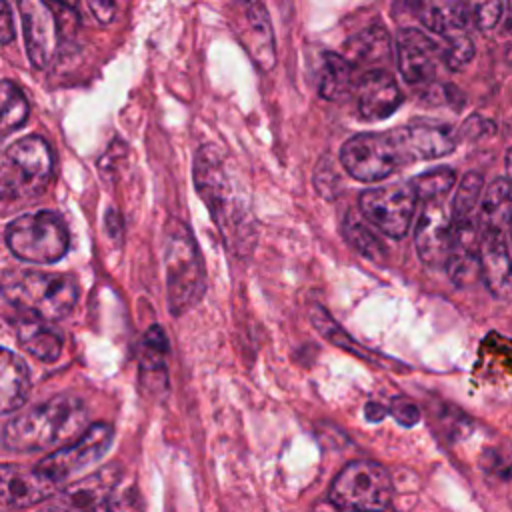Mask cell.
<instances>
[{
	"label": "cell",
	"instance_id": "cell-8",
	"mask_svg": "<svg viewBox=\"0 0 512 512\" xmlns=\"http://www.w3.org/2000/svg\"><path fill=\"white\" fill-rule=\"evenodd\" d=\"M328 498L340 512H384L392 498L390 472L372 460H354L334 478Z\"/></svg>",
	"mask_w": 512,
	"mask_h": 512
},
{
	"label": "cell",
	"instance_id": "cell-32",
	"mask_svg": "<svg viewBox=\"0 0 512 512\" xmlns=\"http://www.w3.org/2000/svg\"><path fill=\"white\" fill-rule=\"evenodd\" d=\"M86 2H88L90 12L94 14V18H96L100 24H110V22H112L114 12H116L114 0H86Z\"/></svg>",
	"mask_w": 512,
	"mask_h": 512
},
{
	"label": "cell",
	"instance_id": "cell-1",
	"mask_svg": "<svg viewBox=\"0 0 512 512\" xmlns=\"http://www.w3.org/2000/svg\"><path fill=\"white\" fill-rule=\"evenodd\" d=\"M456 146V132L440 122H416L388 132H362L348 138L340 150V164L360 182H378L398 168L440 158Z\"/></svg>",
	"mask_w": 512,
	"mask_h": 512
},
{
	"label": "cell",
	"instance_id": "cell-3",
	"mask_svg": "<svg viewBox=\"0 0 512 512\" xmlns=\"http://www.w3.org/2000/svg\"><path fill=\"white\" fill-rule=\"evenodd\" d=\"M88 428V410L78 396L58 394L12 418L2 434L6 448L38 452L60 448Z\"/></svg>",
	"mask_w": 512,
	"mask_h": 512
},
{
	"label": "cell",
	"instance_id": "cell-16",
	"mask_svg": "<svg viewBox=\"0 0 512 512\" xmlns=\"http://www.w3.org/2000/svg\"><path fill=\"white\" fill-rule=\"evenodd\" d=\"M58 488L36 466L0 464V512L18 510L50 498Z\"/></svg>",
	"mask_w": 512,
	"mask_h": 512
},
{
	"label": "cell",
	"instance_id": "cell-31",
	"mask_svg": "<svg viewBox=\"0 0 512 512\" xmlns=\"http://www.w3.org/2000/svg\"><path fill=\"white\" fill-rule=\"evenodd\" d=\"M390 414L394 416V420L406 428L414 426L418 420H420V410L418 406L408 400V398H394L392 404H390Z\"/></svg>",
	"mask_w": 512,
	"mask_h": 512
},
{
	"label": "cell",
	"instance_id": "cell-25",
	"mask_svg": "<svg viewBox=\"0 0 512 512\" xmlns=\"http://www.w3.org/2000/svg\"><path fill=\"white\" fill-rule=\"evenodd\" d=\"M344 236L348 240V244L362 254L364 258L382 264L386 260V250L382 246V242L378 240V236L366 226V222H362L356 214H348L344 220Z\"/></svg>",
	"mask_w": 512,
	"mask_h": 512
},
{
	"label": "cell",
	"instance_id": "cell-5",
	"mask_svg": "<svg viewBox=\"0 0 512 512\" xmlns=\"http://www.w3.org/2000/svg\"><path fill=\"white\" fill-rule=\"evenodd\" d=\"M0 288L4 298L26 316L48 322L68 316L78 300L76 280L60 272H10L4 276Z\"/></svg>",
	"mask_w": 512,
	"mask_h": 512
},
{
	"label": "cell",
	"instance_id": "cell-4",
	"mask_svg": "<svg viewBox=\"0 0 512 512\" xmlns=\"http://www.w3.org/2000/svg\"><path fill=\"white\" fill-rule=\"evenodd\" d=\"M38 512H144L136 486H122V466L108 464L60 492Z\"/></svg>",
	"mask_w": 512,
	"mask_h": 512
},
{
	"label": "cell",
	"instance_id": "cell-29",
	"mask_svg": "<svg viewBox=\"0 0 512 512\" xmlns=\"http://www.w3.org/2000/svg\"><path fill=\"white\" fill-rule=\"evenodd\" d=\"M466 8L480 30H492L502 16V0H470Z\"/></svg>",
	"mask_w": 512,
	"mask_h": 512
},
{
	"label": "cell",
	"instance_id": "cell-28",
	"mask_svg": "<svg viewBox=\"0 0 512 512\" xmlns=\"http://www.w3.org/2000/svg\"><path fill=\"white\" fill-rule=\"evenodd\" d=\"M472 56H474V44L468 34L446 38L444 44L440 46V58L454 72L462 70L472 60Z\"/></svg>",
	"mask_w": 512,
	"mask_h": 512
},
{
	"label": "cell",
	"instance_id": "cell-30",
	"mask_svg": "<svg viewBox=\"0 0 512 512\" xmlns=\"http://www.w3.org/2000/svg\"><path fill=\"white\" fill-rule=\"evenodd\" d=\"M314 184H316V190L328 198H332L336 194V188L340 184V178H338V172L334 170L330 158H322L316 166V176H314Z\"/></svg>",
	"mask_w": 512,
	"mask_h": 512
},
{
	"label": "cell",
	"instance_id": "cell-10",
	"mask_svg": "<svg viewBox=\"0 0 512 512\" xmlns=\"http://www.w3.org/2000/svg\"><path fill=\"white\" fill-rule=\"evenodd\" d=\"M416 194L410 182H396L368 188L360 194L358 206L366 222L390 238H402L410 230L416 212Z\"/></svg>",
	"mask_w": 512,
	"mask_h": 512
},
{
	"label": "cell",
	"instance_id": "cell-2",
	"mask_svg": "<svg viewBox=\"0 0 512 512\" xmlns=\"http://www.w3.org/2000/svg\"><path fill=\"white\" fill-rule=\"evenodd\" d=\"M194 184L208 206L226 246L240 254H248L256 240V226L250 204L238 182L230 176L226 162L218 150L204 146L194 158Z\"/></svg>",
	"mask_w": 512,
	"mask_h": 512
},
{
	"label": "cell",
	"instance_id": "cell-6",
	"mask_svg": "<svg viewBox=\"0 0 512 512\" xmlns=\"http://www.w3.org/2000/svg\"><path fill=\"white\" fill-rule=\"evenodd\" d=\"M164 266L168 308L172 316H182L204 294L206 276L198 246L182 222H170L164 238Z\"/></svg>",
	"mask_w": 512,
	"mask_h": 512
},
{
	"label": "cell",
	"instance_id": "cell-27",
	"mask_svg": "<svg viewBox=\"0 0 512 512\" xmlns=\"http://www.w3.org/2000/svg\"><path fill=\"white\" fill-rule=\"evenodd\" d=\"M482 186H484L482 176L478 172H468L458 184V190L452 200L450 216H464V214L476 212L482 196Z\"/></svg>",
	"mask_w": 512,
	"mask_h": 512
},
{
	"label": "cell",
	"instance_id": "cell-24",
	"mask_svg": "<svg viewBox=\"0 0 512 512\" xmlns=\"http://www.w3.org/2000/svg\"><path fill=\"white\" fill-rule=\"evenodd\" d=\"M28 120L24 92L12 80H0V140L18 130Z\"/></svg>",
	"mask_w": 512,
	"mask_h": 512
},
{
	"label": "cell",
	"instance_id": "cell-15",
	"mask_svg": "<svg viewBox=\"0 0 512 512\" xmlns=\"http://www.w3.org/2000/svg\"><path fill=\"white\" fill-rule=\"evenodd\" d=\"M420 216L416 222L414 246L420 260L428 266H442L448 252V238H450V210L442 198H428L420 200Z\"/></svg>",
	"mask_w": 512,
	"mask_h": 512
},
{
	"label": "cell",
	"instance_id": "cell-19",
	"mask_svg": "<svg viewBox=\"0 0 512 512\" xmlns=\"http://www.w3.org/2000/svg\"><path fill=\"white\" fill-rule=\"evenodd\" d=\"M420 22L440 38L468 34L470 14L462 0H416Z\"/></svg>",
	"mask_w": 512,
	"mask_h": 512
},
{
	"label": "cell",
	"instance_id": "cell-13",
	"mask_svg": "<svg viewBox=\"0 0 512 512\" xmlns=\"http://www.w3.org/2000/svg\"><path fill=\"white\" fill-rule=\"evenodd\" d=\"M478 242V210L464 216H450V238L444 264L456 286H468L480 276Z\"/></svg>",
	"mask_w": 512,
	"mask_h": 512
},
{
	"label": "cell",
	"instance_id": "cell-7",
	"mask_svg": "<svg viewBox=\"0 0 512 512\" xmlns=\"http://www.w3.org/2000/svg\"><path fill=\"white\" fill-rule=\"evenodd\" d=\"M54 172V156L40 136L16 140L0 156V198L28 200L42 194Z\"/></svg>",
	"mask_w": 512,
	"mask_h": 512
},
{
	"label": "cell",
	"instance_id": "cell-18",
	"mask_svg": "<svg viewBox=\"0 0 512 512\" xmlns=\"http://www.w3.org/2000/svg\"><path fill=\"white\" fill-rule=\"evenodd\" d=\"M358 112L364 120L388 118L404 100L394 76L386 70H368L356 86Z\"/></svg>",
	"mask_w": 512,
	"mask_h": 512
},
{
	"label": "cell",
	"instance_id": "cell-20",
	"mask_svg": "<svg viewBox=\"0 0 512 512\" xmlns=\"http://www.w3.org/2000/svg\"><path fill=\"white\" fill-rule=\"evenodd\" d=\"M20 346L42 362H54L62 354V336L48 320L26 316L16 328Z\"/></svg>",
	"mask_w": 512,
	"mask_h": 512
},
{
	"label": "cell",
	"instance_id": "cell-34",
	"mask_svg": "<svg viewBox=\"0 0 512 512\" xmlns=\"http://www.w3.org/2000/svg\"><path fill=\"white\" fill-rule=\"evenodd\" d=\"M364 412H366V418L372 420V422H380L386 416V408L382 404H378V402H368Z\"/></svg>",
	"mask_w": 512,
	"mask_h": 512
},
{
	"label": "cell",
	"instance_id": "cell-33",
	"mask_svg": "<svg viewBox=\"0 0 512 512\" xmlns=\"http://www.w3.org/2000/svg\"><path fill=\"white\" fill-rule=\"evenodd\" d=\"M14 38V24L8 0H0V44H8Z\"/></svg>",
	"mask_w": 512,
	"mask_h": 512
},
{
	"label": "cell",
	"instance_id": "cell-21",
	"mask_svg": "<svg viewBox=\"0 0 512 512\" xmlns=\"http://www.w3.org/2000/svg\"><path fill=\"white\" fill-rule=\"evenodd\" d=\"M30 390L26 364L10 350L0 348V414L20 408Z\"/></svg>",
	"mask_w": 512,
	"mask_h": 512
},
{
	"label": "cell",
	"instance_id": "cell-22",
	"mask_svg": "<svg viewBox=\"0 0 512 512\" xmlns=\"http://www.w3.org/2000/svg\"><path fill=\"white\" fill-rule=\"evenodd\" d=\"M352 84V64L336 52L324 54V64L320 72L318 94L324 100H336L350 90Z\"/></svg>",
	"mask_w": 512,
	"mask_h": 512
},
{
	"label": "cell",
	"instance_id": "cell-11",
	"mask_svg": "<svg viewBox=\"0 0 512 512\" xmlns=\"http://www.w3.org/2000/svg\"><path fill=\"white\" fill-rule=\"evenodd\" d=\"M112 434L114 430L110 424H92L76 440L56 448V452H52L34 466L56 488H60L72 474L96 464L106 454L112 444Z\"/></svg>",
	"mask_w": 512,
	"mask_h": 512
},
{
	"label": "cell",
	"instance_id": "cell-12",
	"mask_svg": "<svg viewBox=\"0 0 512 512\" xmlns=\"http://www.w3.org/2000/svg\"><path fill=\"white\" fill-rule=\"evenodd\" d=\"M234 30L252 58V62L268 72L276 64V48H274V32L266 6L262 0H240L238 10L234 14Z\"/></svg>",
	"mask_w": 512,
	"mask_h": 512
},
{
	"label": "cell",
	"instance_id": "cell-17",
	"mask_svg": "<svg viewBox=\"0 0 512 512\" xmlns=\"http://www.w3.org/2000/svg\"><path fill=\"white\" fill-rule=\"evenodd\" d=\"M398 70L408 84L430 82L440 60V44L420 28H402L396 38Z\"/></svg>",
	"mask_w": 512,
	"mask_h": 512
},
{
	"label": "cell",
	"instance_id": "cell-26",
	"mask_svg": "<svg viewBox=\"0 0 512 512\" xmlns=\"http://www.w3.org/2000/svg\"><path fill=\"white\" fill-rule=\"evenodd\" d=\"M454 180H456L454 170L440 166V168H434V170H428V172L416 176L414 180H410V186L418 200H428V198L446 196L452 190Z\"/></svg>",
	"mask_w": 512,
	"mask_h": 512
},
{
	"label": "cell",
	"instance_id": "cell-14",
	"mask_svg": "<svg viewBox=\"0 0 512 512\" xmlns=\"http://www.w3.org/2000/svg\"><path fill=\"white\" fill-rule=\"evenodd\" d=\"M478 242V266L480 278L492 292V296L506 300L510 296V226H480Z\"/></svg>",
	"mask_w": 512,
	"mask_h": 512
},
{
	"label": "cell",
	"instance_id": "cell-9",
	"mask_svg": "<svg viewBox=\"0 0 512 512\" xmlns=\"http://www.w3.org/2000/svg\"><path fill=\"white\" fill-rule=\"evenodd\" d=\"M6 244L20 260L52 264L68 252L70 236L56 212L40 210L12 220L6 228Z\"/></svg>",
	"mask_w": 512,
	"mask_h": 512
},
{
	"label": "cell",
	"instance_id": "cell-23",
	"mask_svg": "<svg viewBox=\"0 0 512 512\" xmlns=\"http://www.w3.org/2000/svg\"><path fill=\"white\" fill-rule=\"evenodd\" d=\"M346 60L350 64H358V62H376L388 56L390 52V40L384 28L380 26H372L364 32H360L358 36L350 38L346 42Z\"/></svg>",
	"mask_w": 512,
	"mask_h": 512
}]
</instances>
